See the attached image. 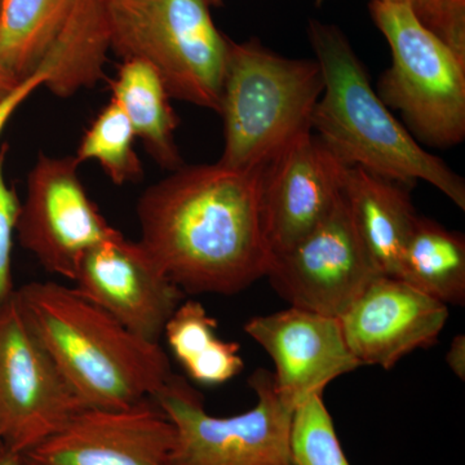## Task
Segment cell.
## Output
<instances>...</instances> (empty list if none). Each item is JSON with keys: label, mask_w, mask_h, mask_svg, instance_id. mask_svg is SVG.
Segmentation results:
<instances>
[{"label": "cell", "mask_w": 465, "mask_h": 465, "mask_svg": "<svg viewBox=\"0 0 465 465\" xmlns=\"http://www.w3.org/2000/svg\"><path fill=\"white\" fill-rule=\"evenodd\" d=\"M208 5H222L223 0H207Z\"/></svg>", "instance_id": "30"}, {"label": "cell", "mask_w": 465, "mask_h": 465, "mask_svg": "<svg viewBox=\"0 0 465 465\" xmlns=\"http://www.w3.org/2000/svg\"><path fill=\"white\" fill-rule=\"evenodd\" d=\"M244 332L273 361L275 390L295 409L313 394H323L335 379L360 369L341 318L290 307L244 324Z\"/></svg>", "instance_id": "14"}, {"label": "cell", "mask_w": 465, "mask_h": 465, "mask_svg": "<svg viewBox=\"0 0 465 465\" xmlns=\"http://www.w3.org/2000/svg\"><path fill=\"white\" fill-rule=\"evenodd\" d=\"M406 5L425 27L465 58V0H384Z\"/></svg>", "instance_id": "24"}, {"label": "cell", "mask_w": 465, "mask_h": 465, "mask_svg": "<svg viewBox=\"0 0 465 465\" xmlns=\"http://www.w3.org/2000/svg\"><path fill=\"white\" fill-rule=\"evenodd\" d=\"M16 300L84 409L113 411L154 399L173 374L159 342L134 335L74 287L27 283Z\"/></svg>", "instance_id": "2"}, {"label": "cell", "mask_w": 465, "mask_h": 465, "mask_svg": "<svg viewBox=\"0 0 465 465\" xmlns=\"http://www.w3.org/2000/svg\"><path fill=\"white\" fill-rule=\"evenodd\" d=\"M449 305L405 281L378 275L341 317L342 332L361 366L393 369L416 349L436 344Z\"/></svg>", "instance_id": "15"}, {"label": "cell", "mask_w": 465, "mask_h": 465, "mask_svg": "<svg viewBox=\"0 0 465 465\" xmlns=\"http://www.w3.org/2000/svg\"><path fill=\"white\" fill-rule=\"evenodd\" d=\"M110 50L105 0H79L42 67L50 73L45 87L69 97L104 78Z\"/></svg>", "instance_id": "18"}, {"label": "cell", "mask_w": 465, "mask_h": 465, "mask_svg": "<svg viewBox=\"0 0 465 465\" xmlns=\"http://www.w3.org/2000/svg\"><path fill=\"white\" fill-rule=\"evenodd\" d=\"M320 64L281 56L256 39H229L219 114L224 150L217 163L235 171L264 167L293 140L312 131L322 96Z\"/></svg>", "instance_id": "4"}, {"label": "cell", "mask_w": 465, "mask_h": 465, "mask_svg": "<svg viewBox=\"0 0 465 465\" xmlns=\"http://www.w3.org/2000/svg\"><path fill=\"white\" fill-rule=\"evenodd\" d=\"M174 427L149 399L124 410L84 409L20 455L21 465H171Z\"/></svg>", "instance_id": "12"}, {"label": "cell", "mask_w": 465, "mask_h": 465, "mask_svg": "<svg viewBox=\"0 0 465 465\" xmlns=\"http://www.w3.org/2000/svg\"><path fill=\"white\" fill-rule=\"evenodd\" d=\"M216 331L217 321L197 300H183L164 327L171 353L198 384H224L244 369L240 344L223 341Z\"/></svg>", "instance_id": "21"}, {"label": "cell", "mask_w": 465, "mask_h": 465, "mask_svg": "<svg viewBox=\"0 0 465 465\" xmlns=\"http://www.w3.org/2000/svg\"><path fill=\"white\" fill-rule=\"evenodd\" d=\"M134 137L124 109L112 99L85 131L74 158L79 164L85 161L99 162L115 185L140 182L143 170L134 150Z\"/></svg>", "instance_id": "22"}, {"label": "cell", "mask_w": 465, "mask_h": 465, "mask_svg": "<svg viewBox=\"0 0 465 465\" xmlns=\"http://www.w3.org/2000/svg\"><path fill=\"white\" fill-rule=\"evenodd\" d=\"M249 385L258 402L229 418L210 415L201 391L173 374L154 397L174 427L171 465H295L290 451L293 407L275 390L273 374L259 369Z\"/></svg>", "instance_id": "7"}, {"label": "cell", "mask_w": 465, "mask_h": 465, "mask_svg": "<svg viewBox=\"0 0 465 465\" xmlns=\"http://www.w3.org/2000/svg\"><path fill=\"white\" fill-rule=\"evenodd\" d=\"M378 275L342 192L313 232L271 256L265 277L290 307L341 318Z\"/></svg>", "instance_id": "9"}, {"label": "cell", "mask_w": 465, "mask_h": 465, "mask_svg": "<svg viewBox=\"0 0 465 465\" xmlns=\"http://www.w3.org/2000/svg\"><path fill=\"white\" fill-rule=\"evenodd\" d=\"M21 82L0 65V101L5 99Z\"/></svg>", "instance_id": "28"}, {"label": "cell", "mask_w": 465, "mask_h": 465, "mask_svg": "<svg viewBox=\"0 0 465 465\" xmlns=\"http://www.w3.org/2000/svg\"><path fill=\"white\" fill-rule=\"evenodd\" d=\"M79 0H2L0 65L18 81L41 69Z\"/></svg>", "instance_id": "19"}, {"label": "cell", "mask_w": 465, "mask_h": 465, "mask_svg": "<svg viewBox=\"0 0 465 465\" xmlns=\"http://www.w3.org/2000/svg\"><path fill=\"white\" fill-rule=\"evenodd\" d=\"M262 170L183 164L140 195L139 242L186 295H234L265 277Z\"/></svg>", "instance_id": "1"}, {"label": "cell", "mask_w": 465, "mask_h": 465, "mask_svg": "<svg viewBox=\"0 0 465 465\" xmlns=\"http://www.w3.org/2000/svg\"><path fill=\"white\" fill-rule=\"evenodd\" d=\"M397 278L443 304L464 305V235L419 216L403 250Z\"/></svg>", "instance_id": "20"}, {"label": "cell", "mask_w": 465, "mask_h": 465, "mask_svg": "<svg viewBox=\"0 0 465 465\" xmlns=\"http://www.w3.org/2000/svg\"><path fill=\"white\" fill-rule=\"evenodd\" d=\"M84 406L18 307L0 309V440L21 455L63 430Z\"/></svg>", "instance_id": "8"}, {"label": "cell", "mask_w": 465, "mask_h": 465, "mask_svg": "<svg viewBox=\"0 0 465 465\" xmlns=\"http://www.w3.org/2000/svg\"><path fill=\"white\" fill-rule=\"evenodd\" d=\"M347 168L313 131L265 164L262 219L272 255L295 246L329 216L341 197Z\"/></svg>", "instance_id": "13"}, {"label": "cell", "mask_w": 465, "mask_h": 465, "mask_svg": "<svg viewBox=\"0 0 465 465\" xmlns=\"http://www.w3.org/2000/svg\"><path fill=\"white\" fill-rule=\"evenodd\" d=\"M73 282L85 299L150 342L161 341L168 320L186 298L143 244L119 231L84 253Z\"/></svg>", "instance_id": "11"}, {"label": "cell", "mask_w": 465, "mask_h": 465, "mask_svg": "<svg viewBox=\"0 0 465 465\" xmlns=\"http://www.w3.org/2000/svg\"><path fill=\"white\" fill-rule=\"evenodd\" d=\"M369 9L391 51V66L376 88L382 103L399 110L424 145L448 149L463 143L465 58L406 5L371 0Z\"/></svg>", "instance_id": "6"}, {"label": "cell", "mask_w": 465, "mask_h": 465, "mask_svg": "<svg viewBox=\"0 0 465 465\" xmlns=\"http://www.w3.org/2000/svg\"><path fill=\"white\" fill-rule=\"evenodd\" d=\"M110 85L112 99L124 109L134 134L159 166L171 173L183 166L174 140L180 119L157 72L143 61L124 60Z\"/></svg>", "instance_id": "17"}, {"label": "cell", "mask_w": 465, "mask_h": 465, "mask_svg": "<svg viewBox=\"0 0 465 465\" xmlns=\"http://www.w3.org/2000/svg\"><path fill=\"white\" fill-rule=\"evenodd\" d=\"M5 148L0 153V309L16 293L12 280V250L21 207L16 189L5 182Z\"/></svg>", "instance_id": "25"}, {"label": "cell", "mask_w": 465, "mask_h": 465, "mask_svg": "<svg viewBox=\"0 0 465 465\" xmlns=\"http://www.w3.org/2000/svg\"><path fill=\"white\" fill-rule=\"evenodd\" d=\"M3 448V445H2V440H0V449Z\"/></svg>", "instance_id": "32"}, {"label": "cell", "mask_w": 465, "mask_h": 465, "mask_svg": "<svg viewBox=\"0 0 465 465\" xmlns=\"http://www.w3.org/2000/svg\"><path fill=\"white\" fill-rule=\"evenodd\" d=\"M0 2H2V0H0Z\"/></svg>", "instance_id": "33"}, {"label": "cell", "mask_w": 465, "mask_h": 465, "mask_svg": "<svg viewBox=\"0 0 465 465\" xmlns=\"http://www.w3.org/2000/svg\"><path fill=\"white\" fill-rule=\"evenodd\" d=\"M309 41L323 76V92L312 131L344 166L414 185L430 183L465 210V182L448 163L430 154L382 103L345 34L309 21Z\"/></svg>", "instance_id": "3"}, {"label": "cell", "mask_w": 465, "mask_h": 465, "mask_svg": "<svg viewBox=\"0 0 465 465\" xmlns=\"http://www.w3.org/2000/svg\"><path fill=\"white\" fill-rule=\"evenodd\" d=\"M342 192L376 271L399 277L401 258L419 217L409 186L348 167Z\"/></svg>", "instance_id": "16"}, {"label": "cell", "mask_w": 465, "mask_h": 465, "mask_svg": "<svg viewBox=\"0 0 465 465\" xmlns=\"http://www.w3.org/2000/svg\"><path fill=\"white\" fill-rule=\"evenodd\" d=\"M446 362L451 369V371L458 376L460 381L465 379V338L464 335H458L452 339L448 354H446Z\"/></svg>", "instance_id": "27"}, {"label": "cell", "mask_w": 465, "mask_h": 465, "mask_svg": "<svg viewBox=\"0 0 465 465\" xmlns=\"http://www.w3.org/2000/svg\"><path fill=\"white\" fill-rule=\"evenodd\" d=\"M290 451L295 465H351L323 394H313L295 406L291 419Z\"/></svg>", "instance_id": "23"}, {"label": "cell", "mask_w": 465, "mask_h": 465, "mask_svg": "<svg viewBox=\"0 0 465 465\" xmlns=\"http://www.w3.org/2000/svg\"><path fill=\"white\" fill-rule=\"evenodd\" d=\"M48 78H50V74H48L47 70L39 69L25 81L21 82L5 99L0 101V134L3 133L9 119L14 116L16 110L32 96L34 92L45 85Z\"/></svg>", "instance_id": "26"}, {"label": "cell", "mask_w": 465, "mask_h": 465, "mask_svg": "<svg viewBox=\"0 0 465 465\" xmlns=\"http://www.w3.org/2000/svg\"><path fill=\"white\" fill-rule=\"evenodd\" d=\"M110 50L157 72L173 99L219 112L229 38L207 0H105Z\"/></svg>", "instance_id": "5"}, {"label": "cell", "mask_w": 465, "mask_h": 465, "mask_svg": "<svg viewBox=\"0 0 465 465\" xmlns=\"http://www.w3.org/2000/svg\"><path fill=\"white\" fill-rule=\"evenodd\" d=\"M323 2L324 0H314V3H316L317 5H322Z\"/></svg>", "instance_id": "31"}, {"label": "cell", "mask_w": 465, "mask_h": 465, "mask_svg": "<svg viewBox=\"0 0 465 465\" xmlns=\"http://www.w3.org/2000/svg\"><path fill=\"white\" fill-rule=\"evenodd\" d=\"M0 465H21L20 455L3 446L0 449Z\"/></svg>", "instance_id": "29"}, {"label": "cell", "mask_w": 465, "mask_h": 465, "mask_svg": "<svg viewBox=\"0 0 465 465\" xmlns=\"http://www.w3.org/2000/svg\"><path fill=\"white\" fill-rule=\"evenodd\" d=\"M78 168L74 155H39L16 226L21 246L45 271L69 281H74L84 253L116 231L91 200Z\"/></svg>", "instance_id": "10"}]
</instances>
